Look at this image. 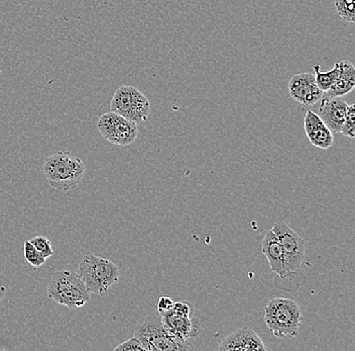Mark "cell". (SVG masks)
<instances>
[{
  "instance_id": "1",
  "label": "cell",
  "mask_w": 355,
  "mask_h": 351,
  "mask_svg": "<svg viewBox=\"0 0 355 351\" xmlns=\"http://www.w3.org/2000/svg\"><path fill=\"white\" fill-rule=\"evenodd\" d=\"M44 174L49 184L59 192L74 190L83 179L85 164L71 152H57L46 157Z\"/></svg>"
},
{
  "instance_id": "2",
  "label": "cell",
  "mask_w": 355,
  "mask_h": 351,
  "mask_svg": "<svg viewBox=\"0 0 355 351\" xmlns=\"http://www.w3.org/2000/svg\"><path fill=\"white\" fill-rule=\"evenodd\" d=\"M265 322L277 338H291L297 336L301 326V310L294 300L275 297L266 303Z\"/></svg>"
},
{
  "instance_id": "3",
  "label": "cell",
  "mask_w": 355,
  "mask_h": 351,
  "mask_svg": "<svg viewBox=\"0 0 355 351\" xmlns=\"http://www.w3.org/2000/svg\"><path fill=\"white\" fill-rule=\"evenodd\" d=\"M46 294L55 303L69 309L83 307L90 300V293L86 288L83 279L72 270L55 272L49 281Z\"/></svg>"
},
{
  "instance_id": "4",
  "label": "cell",
  "mask_w": 355,
  "mask_h": 351,
  "mask_svg": "<svg viewBox=\"0 0 355 351\" xmlns=\"http://www.w3.org/2000/svg\"><path fill=\"white\" fill-rule=\"evenodd\" d=\"M79 275L89 293L104 297L119 279V268L114 262L88 254L79 264Z\"/></svg>"
},
{
  "instance_id": "5",
  "label": "cell",
  "mask_w": 355,
  "mask_h": 351,
  "mask_svg": "<svg viewBox=\"0 0 355 351\" xmlns=\"http://www.w3.org/2000/svg\"><path fill=\"white\" fill-rule=\"evenodd\" d=\"M135 336L146 351H188L194 350L190 342L171 336L162 325L161 317L146 316L137 324Z\"/></svg>"
},
{
  "instance_id": "6",
  "label": "cell",
  "mask_w": 355,
  "mask_h": 351,
  "mask_svg": "<svg viewBox=\"0 0 355 351\" xmlns=\"http://www.w3.org/2000/svg\"><path fill=\"white\" fill-rule=\"evenodd\" d=\"M110 111L139 125L148 119L150 102L141 90L133 86L123 85L115 91L111 99Z\"/></svg>"
},
{
  "instance_id": "7",
  "label": "cell",
  "mask_w": 355,
  "mask_h": 351,
  "mask_svg": "<svg viewBox=\"0 0 355 351\" xmlns=\"http://www.w3.org/2000/svg\"><path fill=\"white\" fill-rule=\"evenodd\" d=\"M97 128L104 139L117 146L130 145L139 135L137 124L111 111L99 117Z\"/></svg>"
},
{
  "instance_id": "8",
  "label": "cell",
  "mask_w": 355,
  "mask_h": 351,
  "mask_svg": "<svg viewBox=\"0 0 355 351\" xmlns=\"http://www.w3.org/2000/svg\"><path fill=\"white\" fill-rule=\"evenodd\" d=\"M272 231L277 235L283 248L286 277L298 272L305 259V240L285 222H277Z\"/></svg>"
},
{
  "instance_id": "9",
  "label": "cell",
  "mask_w": 355,
  "mask_h": 351,
  "mask_svg": "<svg viewBox=\"0 0 355 351\" xmlns=\"http://www.w3.org/2000/svg\"><path fill=\"white\" fill-rule=\"evenodd\" d=\"M288 92L292 99L304 106H313L323 97V91L317 85L312 73L294 75L288 82Z\"/></svg>"
},
{
  "instance_id": "10",
  "label": "cell",
  "mask_w": 355,
  "mask_h": 351,
  "mask_svg": "<svg viewBox=\"0 0 355 351\" xmlns=\"http://www.w3.org/2000/svg\"><path fill=\"white\" fill-rule=\"evenodd\" d=\"M261 337L250 327H243L233 331L222 340L218 350L252 351L266 350Z\"/></svg>"
},
{
  "instance_id": "11",
  "label": "cell",
  "mask_w": 355,
  "mask_h": 351,
  "mask_svg": "<svg viewBox=\"0 0 355 351\" xmlns=\"http://www.w3.org/2000/svg\"><path fill=\"white\" fill-rule=\"evenodd\" d=\"M159 317L164 329L175 338L189 341L198 332V325L191 317L182 316L173 311L159 315Z\"/></svg>"
},
{
  "instance_id": "12",
  "label": "cell",
  "mask_w": 355,
  "mask_h": 351,
  "mask_svg": "<svg viewBox=\"0 0 355 351\" xmlns=\"http://www.w3.org/2000/svg\"><path fill=\"white\" fill-rule=\"evenodd\" d=\"M348 104L339 97L321 99L318 115L332 133H340Z\"/></svg>"
},
{
  "instance_id": "13",
  "label": "cell",
  "mask_w": 355,
  "mask_h": 351,
  "mask_svg": "<svg viewBox=\"0 0 355 351\" xmlns=\"http://www.w3.org/2000/svg\"><path fill=\"white\" fill-rule=\"evenodd\" d=\"M306 135L313 146L327 150L333 145V133L323 123L317 113L308 111L304 120Z\"/></svg>"
},
{
  "instance_id": "14",
  "label": "cell",
  "mask_w": 355,
  "mask_h": 351,
  "mask_svg": "<svg viewBox=\"0 0 355 351\" xmlns=\"http://www.w3.org/2000/svg\"><path fill=\"white\" fill-rule=\"evenodd\" d=\"M261 248H263V254L270 263V270L279 275L282 279L286 277L285 257H284L283 248H282L277 235L272 230L266 232Z\"/></svg>"
},
{
  "instance_id": "15",
  "label": "cell",
  "mask_w": 355,
  "mask_h": 351,
  "mask_svg": "<svg viewBox=\"0 0 355 351\" xmlns=\"http://www.w3.org/2000/svg\"><path fill=\"white\" fill-rule=\"evenodd\" d=\"M341 71L335 83L326 93L327 97H340L354 90L355 86V68L350 62H340Z\"/></svg>"
},
{
  "instance_id": "16",
  "label": "cell",
  "mask_w": 355,
  "mask_h": 351,
  "mask_svg": "<svg viewBox=\"0 0 355 351\" xmlns=\"http://www.w3.org/2000/svg\"><path fill=\"white\" fill-rule=\"evenodd\" d=\"M313 69L315 71L314 75L317 85L323 92H326L338 79L339 74H340L341 65L340 62H337L331 70L326 71V72H322L319 65L313 66Z\"/></svg>"
},
{
  "instance_id": "17",
  "label": "cell",
  "mask_w": 355,
  "mask_h": 351,
  "mask_svg": "<svg viewBox=\"0 0 355 351\" xmlns=\"http://www.w3.org/2000/svg\"><path fill=\"white\" fill-rule=\"evenodd\" d=\"M335 8L339 17L347 23L355 22V0H335Z\"/></svg>"
},
{
  "instance_id": "18",
  "label": "cell",
  "mask_w": 355,
  "mask_h": 351,
  "mask_svg": "<svg viewBox=\"0 0 355 351\" xmlns=\"http://www.w3.org/2000/svg\"><path fill=\"white\" fill-rule=\"evenodd\" d=\"M24 259H26V261L35 268H40V266H43L44 262L46 261L43 255H42L39 251L35 250V246L31 243L30 240L24 242Z\"/></svg>"
},
{
  "instance_id": "19",
  "label": "cell",
  "mask_w": 355,
  "mask_h": 351,
  "mask_svg": "<svg viewBox=\"0 0 355 351\" xmlns=\"http://www.w3.org/2000/svg\"><path fill=\"white\" fill-rule=\"evenodd\" d=\"M340 133L344 136L355 137V104H348Z\"/></svg>"
},
{
  "instance_id": "20",
  "label": "cell",
  "mask_w": 355,
  "mask_h": 351,
  "mask_svg": "<svg viewBox=\"0 0 355 351\" xmlns=\"http://www.w3.org/2000/svg\"><path fill=\"white\" fill-rule=\"evenodd\" d=\"M31 243L35 246V250L39 251L44 259H49V257L54 255V250H53L52 244H51L50 240L44 236H37L30 240Z\"/></svg>"
},
{
  "instance_id": "21",
  "label": "cell",
  "mask_w": 355,
  "mask_h": 351,
  "mask_svg": "<svg viewBox=\"0 0 355 351\" xmlns=\"http://www.w3.org/2000/svg\"><path fill=\"white\" fill-rule=\"evenodd\" d=\"M115 351H146V348L143 345L137 337L133 336L132 338L122 342L119 346L114 348Z\"/></svg>"
},
{
  "instance_id": "22",
  "label": "cell",
  "mask_w": 355,
  "mask_h": 351,
  "mask_svg": "<svg viewBox=\"0 0 355 351\" xmlns=\"http://www.w3.org/2000/svg\"><path fill=\"white\" fill-rule=\"evenodd\" d=\"M173 312L182 316L191 317L193 313V307L186 301H179L174 303L172 309Z\"/></svg>"
},
{
  "instance_id": "23",
  "label": "cell",
  "mask_w": 355,
  "mask_h": 351,
  "mask_svg": "<svg viewBox=\"0 0 355 351\" xmlns=\"http://www.w3.org/2000/svg\"><path fill=\"white\" fill-rule=\"evenodd\" d=\"M173 306H174V301L168 297H161L157 303V311L159 314H165L168 311H172Z\"/></svg>"
}]
</instances>
